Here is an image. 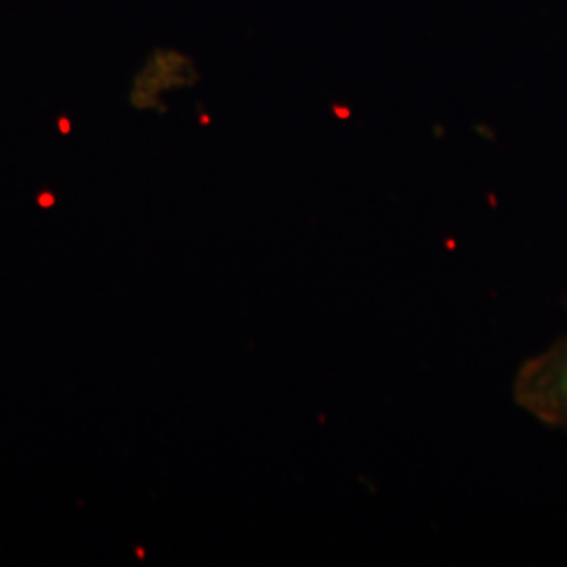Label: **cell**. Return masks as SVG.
<instances>
[{"mask_svg":"<svg viewBox=\"0 0 567 567\" xmlns=\"http://www.w3.org/2000/svg\"><path fill=\"white\" fill-rule=\"evenodd\" d=\"M513 398L538 423L567 435V334L524 362Z\"/></svg>","mask_w":567,"mask_h":567,"instance_id":"6da1fadb","label":"cell"}]
</instances>
